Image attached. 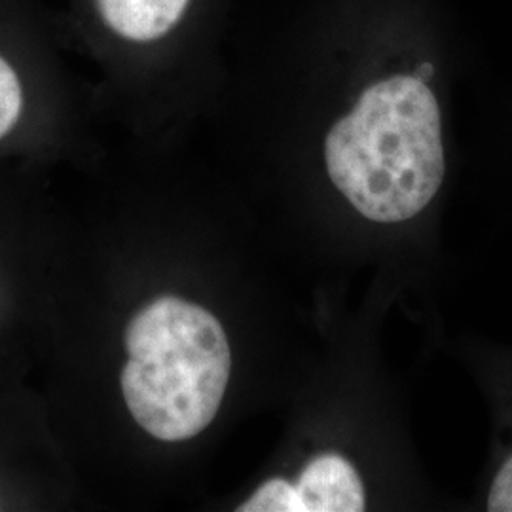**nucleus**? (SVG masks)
<instances>
[{
	"instance_id": "nucleus-5",
	"label": "nucleus",
	"mask_w": 512,
	"mask_h": 512,
	"mask_svg": "<svg viewBox=\"0 0 512 512\" xmlns=\"http://www.w3.org/2000/svg\"><path fill=\"white\" fill-rule=\"evenodd\" d=\"M486 509L512 512V452L497 467L486 495Z\"/></svg>"
},
{
	"instance_id": "nucleus-2",
	"label": "nucleus",
	"mask_w": 512,
	"mask_h": 512,
	"mask_svg": "<svg viewBox=\"0 0 512 512\" xmlns=\"http://www.w3.org/2000/svg\"><path fill=\"white\" fill-rule=\"evenodd\" d=\"M124 344V401L148 435L183 442L211 425L232 370L226 332L211 311L160 296L135 313Z\"/></svg>"
},
{
	"instance_id": "nucleus-4",
	"label": "nucleus",
	"mask_w": 512,
	"mask_h": 512,
	"mask_svg": "<svg viewBox=\"0 0 512 512\" xmlns=\"http://www.w3.org/2000/svg\"><path fill=\"white\" fill-rule=\"evenodd\" d=\"M366 488L357 467L336 452L311 458L294 480L275 476L258 486L239 512H361Z\"/></svg>"
},
{
	"instance_id": "nucleus-3",
	"label": "nucleus",
	"mask_w": 512,
	"mask_h": 512,
	"mask_svg": "<svg viewBox=\"0 0 512 512\" xmlns=\"http://www.w3.org/2000/svg\"><path fill=\"white\" fill-rule=\"evenodd\" d=\"M71 52L59 12L44 0H0V148L25 141L65 80Z\"/></svg>"
},
{
	"instance_id": "nucleus-1",
	"label": "nucleus",
	"mask_w": 512,
	"mask_h": 512,
	"mask_svg": "<svg viewBox=\"0 0 512 512\" xmlns=\"http://www.w3.org/2000/svg\"><path fill=\"white\" fill-rule=\"evenodd\" d=\"M236 0H67L71 48L126 86H167L224 73Z\"/></svg>"
}]
</instances>
